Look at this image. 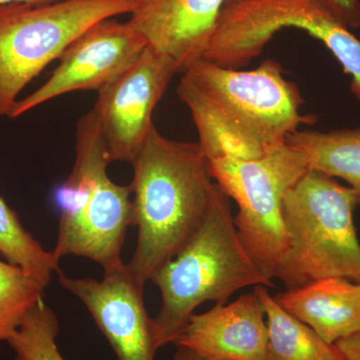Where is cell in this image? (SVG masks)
Here are the masks:
<instances>
[{"label":"cell","mask_w":360,"mask_h":360,"mask_svg":"<svg viewBox=\"0 0 360 360\" xmlns=\"http://www.w3.org/2000/svg\"><path fill=\"white\" fill-rule=\"evenodd\" d=\"M226 1L141 0L129 21L149 47L184 73L203 58Z\"/></svg>","instance_id":"7c38bea8"},{"label":"cell","mask_w":360,"mask_h":360,"mask_svg":"<svg viewBox=\"0 0 360 360\" xmlns=\"http://www.w3.org/2000/svg\"><path fill=\"white\" fill-rule=\"evenodd\" d=\"M356 206L349 186L309 168L283 198L288 246L274 278L288 290L330 277L360 284Z\"/></svg>","instance_id":"5b68a950"},{"label":"cell","mask_w":360,"mask_h":360,"mask_svg":"<svg viewBox=\"0 0 360 360\" xmlns=\"http://www.w3.org/2000/svg\"><path fill=\"white\" fill-rule=\"evenodd\" d=\"M131 165L134 226L139 236L127 265L144 285L200 229L217 182L198 142L167 139L155 125Z\"/></svg>","instance_id":"7a4b0ae2"},{"label":"cell","mask_w":360,"mask_h":360,"mask_svg":"<svg viewBox=\"0 0 360 360\" xmlns=\"http://www.w3.org/2000/svg\"><path fill=\"white\" fill-rule=\"evenodd\" d=\"M341 360H360V330L335 343Z\"/></svg>","instance_id":"44dd1931"},{"label":"cell","mask_w":360,"mask_h":360,"mask_svg":"<svg viewBox=\"0 0 360 360\" xmlns=\"http://www.w3.org/2000/svg\"><path fill=\"white\" fill-rule=\"evenodd\" d=\"M286 142L297 148L310 169L349 184L360 206V127L331 130H297Z\"/></svg>","instance_id":"9a60e30c"},{"label":"cell","mask_w":360,"mask_h":360,"mask_svg":"<svg viewBox=\"0 0 360 360\" xmlns=\"http://www.w3.org/2000/svg\"><path fill=\"white\" fill-rule=\"evenodd\" d=\"M58 281L79 298L118 360H155L160 349L153 319L144 303V285L127 265L103 272V279L73 278L58 270Z\"/></svg>","instance_id":"8fae6325"},{"label":"cell","mask_w":360,"mask_h":360,"mask_svg":"<svg viewBox=\"0 0 360 360\" xmlns=\"http://www.w3.org/2000/svg\"><path fill=\"white\" fill-rule=\"evenodd\" d=\"M176 73L172 59L148 45L127 70L97 91L92 112L112 162L134 160L155 125L153 110Z\"/></svg>","instance_id":"9c48e42d"},{"label":"cell","mask_w":360,"mask_h":360,"mask_svg":"<svg viewBox=\"0 0 360 360\" xmlns=\"http://www.w3.org/2000/svg\"><path fill=\"white\" fill-rule=\"evenodd\" d=\"M141 0H61L0 6V116L90 26L131 13Z\"/></svg>","instance_id":"52a82bcc"},{"label":"cell","mask_w":360,"mask_h":360,"mask_svg":"<svg viewBox=\"0 0 360 360\" xmlns=\"http://www.w3.org/2000/svg\"><path fill=\"white\" fill-rule=\"evenodd\" d=\"M232 1L227 0L226 4ZM340 18L350 28L355 30L360 26V0H324Z\"/></svg>","instance_id":"ffe728a7"},{"label":"cell","mask_w":360,"mask_h":360,"mask_svg":"<svg viewBox=\"0 0 360 360\" xmlns=\"http://www.w3.org/2000/svg\"><path fill=\"white\" fill-rule=\"evenodd\" d=\"M58 335V317L42 300L28 312L6 342L16 360H65L56 342Z\"/></svg>","instance_id":"d6986e66"},{"label":"cell","mask_w":360,"mask_h":360,"mask_svg":"<svg viewBox=\"0 0 360 360\" xmlns=\"http://www.w3.org/2000/svg\"><path fill=\"white\" fill-rule=\"evenodd\" d=\"M290 27L326 45L352 77L350 89L360 101V40L324 0H232L222 9L202 58L238 70Z\"/></svg>","instance_id":"8992f818"},{"label":"cell","mask_w":360,"mask_h":360,"mask_svg":"<svg viewBox=\"0 0 360 360\" xmlns=\"http://www.w3.org/2000/svg\"><path fill=\"white\" fill-rule=\"evenodd\" d=\"M45 288L18 265L0 260V341H7L28 312L42 300Z\"/></svg>","instance_id":"ac0fdd59"},{"label":"cell","mask_w":360,"mask_h":360,"mask_svg":"<svg viewBox=\"0 0 360 360\" xmlns=\"http://www.w3.org/2000/svg\"><path fill=\"white\" fill-rule=\"evenodd\" d=\"M267 340L264 307L252 292L193 314L175 345L210 360H264Z\"/></svg>","instance_id":"4fadbf2b"},{"label":"cell","mask_w":360,"mask_h":360,"mask_svg":"<svg viewBox=\"0 0 360 360\" xmlns=\"http://www.w3.org/2000/svg\"><path fill=\"white\" fill-rule=\"evenodd\" d=\"M210 165L217 186L238 206L233 221L241 243L272 281L288 246L283 198L309 169L307 160L286 142L258 160L222 158Z\"/></svg>","instance_id":"ba28073f"},{"label":"cell","mask_w":360,"mask_h":360,"mask_svg":"<svg viewBox=\"0 0 360 360\" xmlns=\"http://www.w3.org/2000/svg\"><path fill=\"white\" fill-rule=\"evenodd\" d=\"M146 47L148 42L129 21L120 22L113 18L98 21L66 47L49 80L16 101L8 117H18L70 92L99 91L127 70Z\"/></svg>","instance_id":"30bf717a"},{"label":"cell","mask_w":360,"mask_h":360,"mask_svg":"<svg viewBox=\"0 0 360 360\" xmlns=\"http://www.w3.org/2000/svg\"><path fill=\"white\" fill-rule=\"evenodd\" d=\"M266 317V352L264 360H341L335 345L322 340L314 329L284 310L266 286H255Z\"/></svg>","instance_id":"2e32d148"},{"label":"cell","mask_w":360,"mask_h":360,"mask_svg":"<svg viewBox=\"0 0 360 360\" xmlns=\"http://www.w3.org/2000/svg\"><path fill=\"white\" fill-rule=\"evenodd\" d=\"M274 300L330 345L360 330V284L347 279H319Z\"/></svg>","instance_id":"5bb4252c"},{"label":"cell","mask_w":360,"mask_h":360,"mask_svg":"<svg viewBox=\"0 0 360 360\" xmlns=\"http://www.w3.org/2000/svg\"><path fill=\"white\" fill-rule=\"evenodd\" d=\"M0 255L39 281L44 288L58 271L59 260L21 224L18 214L0 196Z\"/></svg>","instance_id":"e0dca14e"},{"label":"cell","mask_w":360,"mask_h":360,"mask_svg":"<svg viewBox=\"0 0 360 360\" xmlns=\"http://www.w3.org/2000/svg\"><path fill=\"white\" fill-rule=\"evenodd\" d=\"M162 304L153 319L158 347L175 343L194 310L206 302L225 304L248 286L274 288L241 243L229 198L215 186L205 220L193 238L150 279Z\"/></svg>","instance_id":"3957f363"},{"label":"cell","mask_w":360,"mask_h":360,"mask_svg":"<svg viewBox=\"0 0 360 360\" xmlns=\"http://www.w3.org/2000/svg\"><path fill=\"white\" fill-rule=\"evenodd\" d=\"M174 360H210L202 355L193 352V349L184 347H177Z\"/></svg>","instance_id":"7402d4cb"},{"label":"cell","mask_w":360,"mask_h":360,"mask_svg":"<svg viewBox=\"0 0 360 360\" xmlns=\"http://www.w3.org/2000/svg\"><path fill=\"white\" fill-rule=\"evenodd\" d=\"M75 141V167L56 191L60 219L52 252L58 260L87 258L106 271L124 264L123 243L134 225L132 187L108 176L112 161L92 110L78 120Z\"/></svg>","instance_id":"277c9868"},{"label":"cell","mask_w":360,"mask_h":360,"mask_svg":"<svg viewBox=\"0 0 360 360\" xmlns=\"http://www.w3.org/2000/svg\"><path fill=\"white\" fill-rule=\"evenodd\" d=\"M176 92L193 116L208 160H258L286 143L300 125L316 122L314 115L300 113L304 99L274 59L243 71L201 58L184 71Z\"/></svg>","instance_id":"6da1fadb"},{"label":"cell","mask_w":360,"mask_h":360,"mask_svg":"<svg viewBox=\"0 0 360 360\" xmlns=\"http://www.w3.org/2000/svg\"><path fill=\"white\" fill-rule=\"evenodd\" d=\"M52 0H0V6L9 4H46Z\"/></svg>","instance_id":"603a6c76"}]
</instances>
